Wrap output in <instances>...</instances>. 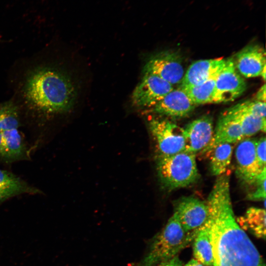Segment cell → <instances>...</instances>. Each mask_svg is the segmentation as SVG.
<instances>
[{"mask_svg": "<svg viewBox=\"0 0 266 266\" xmlns=\"http://www.w3.org/2000/svg\"><path fill=\"white\" fill-rule=\"evenodd\" d=\"M11 99L21 120L44 128L69 112L77 91L69 73L54 58L49 45L14 66L10 75Z\"/></svg>", "mask_w": 266, "mask_h": 266, "instance_id": "cell-1", "label": "cell"}, {"mask_svg": "<svg viewBox=\"0 0 266 266\" xmlns=\"http://www.w3.org/2000/svg\"><path fill=\"white\" fill-rule=\"evenodd\" d=\"M206 203L212 246L213 266H266L257 249L235 219L230 177L219 176Z\"/></svg>", "mask_w": 266, "mask_h": 266, "instance_id": "cell-2", "label": "cell"}, {"mask_svg": "<svg viewBox=\"0 0 266 266\" xmlns=\"http://www.w3.org/2000/svg\"><path fill=\"white\" fill-rule=\"evenodd\" d=\"M197 230L186 232L175 213L154 238L144 260L145 266H154L171 260L195 238Z\"/></svg>", "mask_w": 266, "mask_h": 266, "instance_id": "cell-3", "label": "cell"}, {"mask_svg": "<svg viewBox=\"0 0 266 266\" xmlns=\"http://www.w3.org/2000/svg\"><path fill=\"white\" fill-rule=\"evenodd\" d=\"M196 157V154L186 151L170 156H158L156 170L162 187L171 191L195 183L200 176Z\"/></svg>", "mask_w": 266, "mask_h": 266, "instance_id": "cell-4", "label": "cell"}, {"mask_svg": "<svg viewBox=\"0 0 266 266\" xmlns=\"http://www.w3.org/2000/svg\"><path fill=\"white\" fill-rule=\"evenodd\" d=\"M149 128L156 141L158 156H170L185 151L183 128L166 118L153 117Z\"/></svg>", "mask_w": 266, "mask_h": 266, "instance_id": "cell-5", "label": "cell"}, {"mask_svg": "<svg viewBox=\"0 0 266 266\" xmlns=\"http://www.w3.org/2000/svg\"><path fill=\"white\" fill-rule=\"evenodd\" d=\"M246 89L245 80L235 68L233 59L229 58L217 76L212 103L232 101Z\"/></svg>", "mask_w": 266, "mask_h": 266, "instance_id": "cell-6", "label": "cell"}, {"mask_svg": "<svg viewBox=\"0 0 266 266\" xmlns=\"http://www.w3.org/2000/svg\"><path fill=\"white\" fill-rule=\"evenodd\" d=\"M144 73L158 76L172 86L181 83L185 71L180 54L171 50L163 51L146 63Z\"/></svg>", "mask_w": 266, "mask_h": 266, "instance_id": "cell-7", "label": "cell"}, {"mask_svg": "<svg viewBox=\"0 0 266 266\" xmlns=\"http://www.w3.org/2000/svg\"><path fill=\"white\" fill-rule=\"evenodd\" d=\"M173 89V86L158 76L144 73L133 93V103L138 107H153Z\"/></svg>", "mask_w": 266, "mask_h": 266, "instance_id": "cell-8", "label": "cell"}, {"mask_svg": "<svg viewBox=\"0 0 266 266\" xmlns=\"http://www.w3.org/2000/svg\"><path fill=\"white\" fill-rule=\"evenodd\" d=\"M174 213L186 232L200 228L206 221L208 215L206 202L192 197H182L174 202Z\"/></svg>", "mask_w": 266, "mask_h": 266, "instance_id": "cell-9", "label": "cell"}, {"mask_svg": "<svg viewBox=\"0 0 266 266\" xmlns=\"http://www.w3.org/2000/svg\"><path fill=\"white\" fill-rule=\"evenodd\" d=\"M257 140L244 138L239 142L235 150L236 161V174L237 177L249 185H254L261 170L256 154Z\"/></svg>", "mask_w": 266, "mask_h": 266, "instance_id": "cell-10", "label": "cell"}, {"mask_svg": "<svg viewBox=\"0 0 266 266\" xmlns=\"http://www.w3.org/2000/svg\"><path fill=\"white\" fill-rule=\"evenodd\" d=\"M214 133L211 116H202L191 122L183 128L185 151L197 154L209 143Z\"/></svg>", "mask_w": 266, "mask_h": 266, "instance_id": "cell-11", "label": "cell"}, {"mask_svg": "<svg viewBox=\"0 0 266 266\" xmlns=\"http://www.w3.org/2000/svg\"><path fill=\"white\" fill-rule=\"evenodd\" d=\"M196 105L180 87L173 89L153 107V111L171 118H181L188 116Z\"/></svg>", "mask_w": 266, "mask_h": 266, "instance_id": "cell-12", "label": "cell"}, {"mask_svg": "<svg viewBox=\"0 0 266 266\" xmlns=\"http://www.w3.org/2000/svg\"><path fill=\"white\" fill-rule=\"evenodd\" d=\"M233 60L240 75L246 78L261 76L266 65V52L259 45H249L237 53Z\"/></svg>", "mask_w": 266, "mask_h": 266, "instance_id": "cell-13", "label": "cell"}, {"mask_svg": "<svg viewBox=\"0 0 266 266\" xmlns=\"http://www.w3.org/2000/svg\"><path fill=\"white\" fill-rule=\"evenodd\" d=\"M244 138L239 123L225 111L219 118L209 143L200 153L201 155L208 157L210 152L217 145L223 143L232 144Z\"/></svg>", "mask_w": 266, "mask_h": 266, "instance_id": "cell-14", "label": "cell"}, {"mask_svg": "<svg viewBox=\"0 0 266 266\" xmlns=\"http://www.w3.org/2000/svg\"><path fill=\"white\" fill-rule=\"evenodd\" d=\"M226 61L221 58L200 60L193 63L185 72L179 87L188 89L204 82L219 72L224 66Z\"/></svg>", "mask_w": 266, "mask_h": 266, "instance_id": "cell-15", "label": "cell"}, {"mask_svg": "<svg viewBox=\"0 0 266 266\" xmlns=\"http://www.w3.org/2000/svg\"><path fill=\"white\" fill-rule=\"evenodd\" d=\"M42 192L30 185L13 173L0 169V204L22 194L35 195Z\"/></svg>", "mask_w": 266, "mask_h": 266, "instance_id": "cell-16", "label": "cell"}, {"mask_svg": "<svg viewBox=\"0 0 266 266\" xmlns=\"http://www.w3.org/2000/svg\"><path fill=\"white\" fill-rule=\"evenodd\" d=\"M236 221L244 231H248L258 238H266V210L255 207L249 208Z\"/></svg>", "mask_w": 266, "mask_h": 266, "instance_id": "cell-17", "label": "cell"}, {"mask_svg": "<svg viewBox=\"0 0 266 266\" xmlns=\"http://www.w3.org/2000/svg\"><path fill=\"white\" fill-rule=\"evenodd\" d=\"M193 255L204 266H213V255L210 234L208 225L204 223L198 229L193 240Z\"/></svg>", "mask_w": 266, "mask_h": 266, "instance_id": "cell-18", "label": "cell"}, {"mask_svg": "<svg viewBox=\"0 0 266 266\" xmlns=\"http://www.w3.org/2000/svg\"><path fill=\"white\" fill-rule=\"evenodd\" d=\"M225 112L239 123L244 137L252 136L260 131L264 133L266 132V119L242 110L237 104L230 107Z\"/></svg>", "mask_w": 266, "mask_h": 266, "instance_id": "cell-19", "label": "cell"}, {"mask_svg": "<svg viewBox=\"0 0 266 266\" xmlns=\"http://www.w3.org/2000/svg\"><path fill=\"white\" fill-rule=\"evenodd\" d=\"M232 144L223 143L216 146L209 153L210 168L211 174L220 176L226 172L230 165L232 154Z\"/></svg>", "mask_w": 266, "mask_h": 266, "instance_id": "cell-20", "label": "cell"}, {"mask_svg": "<svg viewBox=\"0 0 266 266\" xmlns=\"http://www.w3.org/2000/svg\"><path fill=\"white\" fill-rule=\"evenodd\" d=\"M219 72L199 85L182 89L196 105L212 103L216 77Z\"/></svg>", "mask_w": 266, "mask_h": 266, "instance_id": "cell-21", "label": "cell"}, {"mask_svg": "<svg viewBox=\"0 0 266 266\" xmlns=\"http://www.w3.org/2000/svg\"><path fill=\"white\" fill-rule=\"evenodd\" d=\"M242 110L257 117L266 119V102L246 100L237 104Z\"/></svg>", "mask_w": 266, "mask_h": 266, "instance_id": "cell-22", "label": "cell"}, {"mask_svg": "<svg viewBox=\"0 0 266 266\" xmlns=\"http://www.w3.org/2000/svg\"><path fill=\"white\" fill-rule=\"evenodd\" d=\"M266 170H264L258 176L254 184L256 186L254 190L249 193L247 199L250 200H263L264 207H266Z\"/></svg>", "mask_w": 266, "mask_h": 266, "instance_id": "cell-23", "label": "cell"}, {"mask_svg": "<svg viewBox=\"0 0 266 266\" xmlns=\"http://www.w3.org/2000/svg\"><path fill=\"white\" fill-rule=\"evenodd\" d=\"M256 158L261 170L266 169V138L261 137L257 140L256 146Z\"/></svg>", "mask_w": 266, "mask_h": 266, "instance_id": "cell-24", "label": "cell"}, {"mask_svg": "<svg viewBox=\"0 0 266 266\" xmlns=\"http://www.w3.org/2000/svg\"><path fill=\"white\" fill-rule=\"evenodd\" d=\"M182 263L177 256L171 260L159 264L158 266H182Z\"/></svg>", "mask_w": 266, "mask_h": 266, "instance_id": "cell-25", "label": "cell"}, {"mask_svg": "<svg viewBox=\"0 0 266 266\" xmlns=\"http://www.w3.org/2000/svg\"><path fill=\"white\" fill-rule=\"evenodd\" d=\"M256 100L266 102V85H263L258 90L256 95Z\"/></svg>", "mask_w": 266, "mask_h": 266, "instance_id": "cell-26", "label": "cell"}, {"mask_svg": "<svg viewBox=\"0 0 266 266\" xmlns=\"http://www.w3.org/2000/svg\"><path fill=\"white\" fill-rule=\"evenodd\" d=\"M184 266H204L195 259L191 260Z\"/></svg>", "mask_w": 266, "mask_h": 266, "instance_id": "cell-27", "label": "cell"}, {"mask_svg": "<svg viewBox=\"0 0 266 266\" xmlns=\"http://www.w3.org/2000/svg\"><path fill=\"white\" fill-rule=\"evenodd\" d=\"M266 67L263 69L261 76H262V78L263 79L264 81H265L266 80Z\"/></svg>", "mask_w": 266, "mask_h": 266, "instance_id": "cell-28", "label": "cell"}]
</instances>
